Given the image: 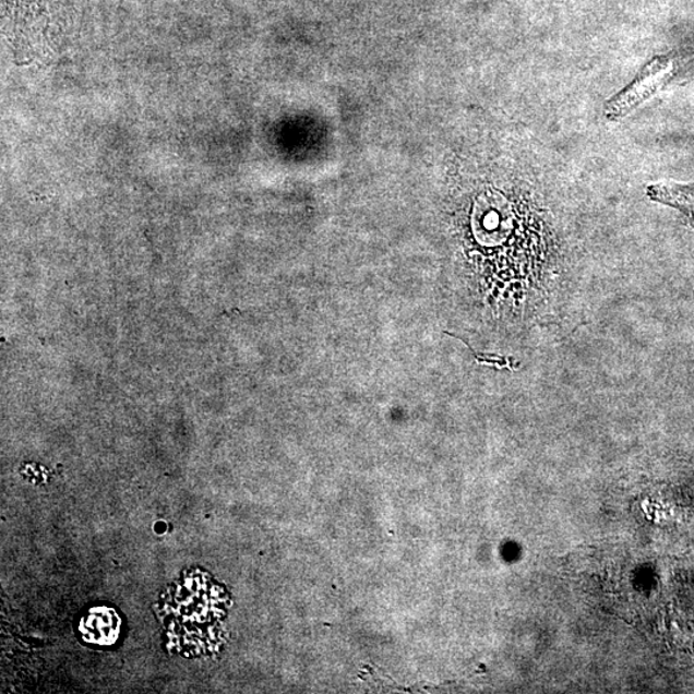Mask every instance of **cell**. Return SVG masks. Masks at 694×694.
Segmentation results:
<instances>
[{"label":"cell","mask_w":694,"mask_h":694,"mask_svg":"<svg viewBox=\"0 0 694 694\" xmlns=\"http://www.w3.org/2000/svg\"><path fill=\"white\" fill-rule=\"evenodd\" d=\"M650 201L674 207L694 224V184L661 182L647 187Z\"/></svg>","instance_id":"2"},{"label":"cell","mask_w":694,"mask_h":694,"mask_svg":"<svg viewBox=\"0 0 694 694\" xmlns=\"http://www.w3.org/2000/svg\"><path fill=\"white\" fill-rule=\"evenodd\" d=\"M694 61V48L675 50L668 55L655 56L641 69L634 81L605 105V116L619 120L631 115L641 105L653 98L681 71Z\"/></svg>","instance_id":"1"},{"label":"cell","mask_w":694,"mask_h":694,"mask_svg":"<svg viewBox=\"0 0 694 694\" xmlns=\"http://www.w3.org/2000/svg\"><path fill=\"white\" fill-rule=\"evenodd\" d=\"M116 617H110V611H94L88 621H86V636H91L92 642L98 643H111L107 639V636H115L116 625L118 620Z\"/></svg>","instance_id":"3"}]
</instances>
